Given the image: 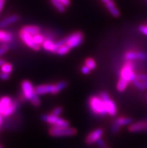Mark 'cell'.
I'll return each mask as SVG.
<instances>
[{
	"instance_id": "cell-15",
	"label": "cell",
	"mask_w": 147,
	"mask_h": 148,
	"mask_svg": "<svg viewBox=\"0 0 147 148\" xmlns=\"http://www.w3.org/2000/svg\"><path fill=\"white\" fill-rule=\"evenodd\" d=\"M42 47L44 49L45 51H49V52L56 53L55 42H53L52 40L49 39V38H46L44 40L43 45H42Z\"/></svg>"
},
{
	"instance_id": "cell-19",
	"label": "cell",
	"mask_w": 147,
	"mask_h": 148,
	"mask_svg": "<svg viewBox=\"0 0 147 148\" xmlns=\"http://www.w3.org/2000/svg\"><path fill=\"white\" fill-rule=\"evenodd\" d=\"M13 39L12 34L9 32H6L2 29L0 31V41L2 44H6L7 42H10Z\"/></svg>"
},
{
	"instance_id": "cell-4",
	"label": "cell",
	"mask_w": 147,
	"mask_h": 148,
	"mask_svg": "<svg viewBox=\"0 0 147 148\" xmlns=\"http://www.w3.org/2000/svg\"><path fill=\"white\" fill-rule=\"evenodd\" d=\"M49 133L53 137H66V136H73L76 135L77 130L69 126L68 127L53 126L49 131Z\"/></svg>"
},
{
	"instance_id": "cell-40",
	"label": "cell",
	"mask_w": 147,
	"mask_h": 148,
	"mask_svg": "<svg viewBox=\"0 0 147 148\" xmlns=\"http://www.w3.org/2000/svg\"><path fill=\"white\" fill-rule=\"evenodd\" d=\"M101 1H102V2H104V3H105V4H106V3H107L108 2H110V0H101Z\"/></svg>"
},
{
	"instance_id": "cell-39",
	"label": "cell",
	"mask_w": 147,
	"mask_h": 148,
	"mask_svg": "<svg viewBox=\"0 0 147 148\" xmlns=\"http://www.w3.org/2000/svg\"><path fill=\"white\" fill-rule=\"evenodd\" d=\"M2 123H3V116L1 114V116H0V124H1V126L2 125Z\"/></svg>"
},
{
	"instance_id": "cell-36",
	"label": "cell",
	"mask_w": 147,
	"mask_h": 148,
	"mask_svg": "<svg viewBox=\"0 0 147 148\" xmlns=\"http://www.w3.org/2000/svg\"><path fill=\"white\" fill-rule=\"evenodd\" d=\"M58 1L61 2L65 6H68L69 5H70V3H71V1H70V0H58Z\"/></svg>"
},
{
	"instance_id": "cell-18",
	"label": "cell",
	"mask_w": 147,
	"mask_h": 148,
	"mask_svg": "<svg viewBox=\"0 0 147 148\" xmlns=\"http://www.w3.org/2000/svg\"><path fill=\"white\" fill-rule=\"evenodd\" d=\"M21 30L30 34V35H32V36L37 35V34L40 33V32H41V29L38 26H33V25H28V26H23Z\"/></svg>"
},
{
	"instance_id": "cell-33",
	"label": "cell",
	"mask_w": 147,
	"mask_h": 148,
	"mask_svg": "<svg viewBox=\"0 0 147 148\" xmlns=\"http://www.w3.org/2000/svg\"><path fill=\"white\" fill-rule=\"evenodd\" d=\"M97 145L100 148H104L106 147V144H105V142H104V141L102 138H100L97 141Z\"/></svg>"
},
{
	"instance_id": "cell-25",
	"label": "cell",
	"mask_w": 147,
	"mask_h": 148,
	"mask_svg": "<svg viewBox=\"0 0 147 148\" xmlns=\"http://www.w3.org/2000/svg\"><path fill=\"white\" fill-rule=\"evenodd\" d=\"M1 70H2V72H4V73L10 74L13 70V66L11 63L6 62L5 64H4L3 66H1Z\"/></svg>"
},
{
	"instance_id": "cell-24",
	"label": "cell",
	"mask_w": 147,
	"mask_h": 148,
	"mask_svg": "<svg viewBox=\"0 0 147 148\" xmlns=\"http://www.w3.org/2000/svg\"><path fill=\"white\" fill-rule=\"evenodd\" d=\"M33 39H34V41L36 42V44H37L38 45L41 46V45H43L45 38H44V36H42V35H41L40 33H38V34H37V35H35V36H33Z\"/></svg>"
},
{
	"instance_id": "cell-1",
	"label": "cell",
	"mask_w": 147,
	"mask_h": 148,
	"mask_svg": "<svg viewBox=\"0 0 147 148\" xmlns=\"http://www.w3.org/2000/svg\"><path fill=\"white\" fill-rule=\"evenodd\" d=\"M21 88H22L23 96L26 100L31 101V103L36 106L38 107L41 105V101L38 97V95L36 93V88H34L32 83L29 81L25 80L21 84Z\"/></svg>"
},
{
	"instance_id": "cell-10",
	"label": "cell",
	"mask_w": 147,
	"mask_h": 148,
	"mask_svg": "<svg viewBox=\"0 0 147 148\" xmlns=\"http://www.w3.org/2000/svg\"><path fill=\"white\" fill-rule=\"evenodd\" d=\"M103 134H104V130L102 129L98 128V129L93 130L87 135L86 138V143L89 145H93L95 142H97L99 139L101 138Z\"/></svg>"
},
{
	"instance_id": "cell-9",
	"label": "cell",
	"mask_w": 147,
	"mask_h": 148,
	"mask_svg": "<svg viewBox=\"0 0 147 148\" xmlns=\"http://www.w3.org/2000/svg\"><path fill=\"white\" fill-rule=\"evenodd\" d=\"M20 37H21V40H22L25 44H26L29 47L33 49L34 51H39L40 46L36 44V42L34 41L33 36L30 35V34L25 32L24 31L21 30L20 32Z\"/></svg>"
},
{
	"instance_id": "cell-7",
	"label": "cell",
	"mask_w": 147,
	"mask_h": 148,
	"mask_svg": "<svg viewBox=\"0 0 147 148\" xmlns=\"http://www.w3.org/2000/svg\"><path fill=\"white\" fill-rule=\"evenodd\" d=\"M99 96L101 98V99L105 103L108 114L111 116H116V113H117V108H116L115 102L112 99H110V96H109L107 92H105V91H102V92H101Z\"/></svg>"
},
{
	"instance_id": "cell-32",
	"label": "cell",
	"mask_w": 147,
	"mask_h": 148,
	"mask_svg": "<svg viewBox=\"0 0 147 148\" xmlns=\"http://www.w3.org/2000/svg\"><path fill=\"white\" fill-rule=\"evenodd\" d=\"M90 71H91V69H90L88 66H86V65L81 68V72H82L83 74H84V75H88V74H90Z\"/></svg>"
},
{
	"instance_id": "cell-22",
	"label": "cell",
	"mask_w": 147,
	"mask_h": 148,
	"mask_svg": "<svg viewBox=\"0 0 147 148\" xmlns=\"http://www.w3.org/2000/svg\"><path fill=\"white\" fill-rule=\"evenodd\" d=\"M51 2L53 5V6L56 8V9L58 10L59 12L60 13H64L65 11V7L66 6L64 5L61 2L58 1V0H51Z\"/></svg>"
},
{
	"instance_id": "cell-27",
	"label": "cell",
	"mask_w": 147,
	"mask_h": 148,
	"mask_svg": "<svg viewBox=\"0 0 147 148\" xmlns=\"http://www.w3.org/2000/svg\"><path fill=\"white\" fill-rule=\"evenodd\" d=\"M133 84H134V85L136 86L137 88L139 89L140 90H146V89L145 85H144V82H142V81H138L137 79H135V80L133 81Z\"/></svg>"
},
{
	"instance_id": "cell-16",
	"label": "cell",
	"mask_w": 147,
	"mask_h": 148,
	"mask_svg": "<svg viewBox=\"0 0 147 148\" xmlns=\"http://www.w3.org/2000/svg\"><path fill=\"white\" fill-rule=\"evenodd\" d=\"M132 123V119L130 118V117H118L117 119H116V120L114 121L113 124L117 126L118 127H121V126H127V125H130V124Z\"/></svg>"
},
{
	"instance_id": "cell-2",
	"label": "cell",
	"mask_w": 147,
	"mask_h": 148,
	"mask_svg": "<svg viewBox=\"0 0 147 148\" xmlns=\"http://www.w3.org/2000/svg\"><path fill=\"white\" fill-rule=\"evenodd\" d=\"M68 84L66 81H60L56 84H41L36 87V92L38 96L47 93L57 94L62 90L66 88Z\"/></svg>"
},
{
	"instance_id": "cell-20",
	"label": "cell",
	"mask_w": 147,
	"mask_h": 148,
	"mask_svg": "<svg viewBox=\"0 0 147 148\" xmlns=\"http://www.w3.org/2000/svg\"><path fill=\"white\" fill-rule=\"evenodd\" d=\"M18 105H19V103H18V101H13V103H12V105L10 106L6 110L5 112L2 114V116H5V117H8V116H11L12 114H14V111L17 110V107H18Z\"/></svg>"
},
{
	"instance_id": "cell-44",
	"label": "cell",
	"mask_w": 147,
	"mask_h": 148,
	"mask_svg": "<svg viewBox=\"0 0 147 148\" xmlns=\"http://www.w3.org/2000/svg\"><path fill=\"white\" fill-rule=\"evenodd\" d=\"M145 1H146V2H147V0H145Z\"/></svg>"
},
{
	"instance_id": "cell-35",
	"label": "cell",
	"mask_w": 147,
	"mask_h": 148,
	"mask_svg": "<svg viewBox=\"0 0 147 148\" xmlns=\"http://www.w3.org/2000/svg\"><path fill=\"white\" fill-rule=\"evenodd\" d=\"M10 77V74L7 73H4V72H2L1 73V79L2 81H6L8 79H9Z\"/></svg>"
},
{
	"instance_id": "cell-26",
	"label": "cell",
	"mask_w": 147,
	"mask_h": 148,
	"mask_svg": "<svg viewBox=\"0 0 147 148\" xmlns=\"http://www.w3.org/2000/svg\"><path fill=\"white\" fill-rule=\"evenodd\" d=\"M85 65L90 68L91 70L95 69V67H96V62L92 58L86 59V61H85Z\"/></svg>"
},
{
	"instance_id": "cell-17",
	"label": "cell",
	"mask_w": 147,
	"mask_h": 148,
	"mask_svg": "<svg viewBox=\"0 0 147 148\" xmlns=\"http://www.w3.org/2000/svg\"><path fill=\"white\" fill-rule=\"evenodd\" d=\"M106 5V8H107V10L109 11L110 14H111L113 17H118L120 15V12L118 10V8L116 7L115 3H114L112 0H110V2H108L107 3L105 4Z\"/></svg>"
},
{
	"instance_id": "cell-28",
	"label": "cell",
	"mask_w": 147,
	"mask_h": 148,
	"mask_svg": "<svg viewBox=\"0 0 147 148\" xmlns=\"http://www.w3.org/2000/svg\"><path fill=\"white\" fill-rule=\"evenodd\" d=\"M62 113V107L59 106V107H56V108H54L52 112H51V114L56 116H59V115L61 114Z\"/></svg>"
},
{
	"instance_id": "cell-3",
	"label": "cell",
	"mask_w": 147,
	"mask_h": 148,
	"mask_svg": "<svg viewBox=\"0 0 147 148\" xmlns=\"http://www.w3.org/2000/svg\"><path fill=\"white\" fill-rule=\"evenodd\" d=\"M89 105H90L91 111L95 114L98 115V116H104V115L108 114L105 103L100 96H91L89 101Z\"/></svg>"
},
{
	"instance_id": "cell-8",
	"label": "cell",
	"mask_w": 147,
	"mask_h": 148,
	"mask_svg": "<svg viewBox=\"0 0 147 148\" xmlns=\"http://www.w3.org/2000/svg\"><path fill=\"white\" fill-rule=\"evenodd\" d=\"M83 41V35L82 32H75L66 37V45L71 49L78 47Z\"/></svg>"
},
{
	"instance_id": "cell-41",
	"label": "cell",
	"mask_w": 147,
	"mask_h": 148,
	"mask_svg": "<svg viewBox=\"0 0 147 148\" xmlns=\"http://www.w3.org/2000/svg\"><path fill=\"white\" fill-rule=\"evenodd\" d=\"M144 85H145V86H146V89H147V81L144 82Z\"/></svg>"
},
{
	"instance_id": "cell-23",
	"label": "cell",
	"mask_w": 147,
	"mask_h": 148,
	"mask_svg": "<svg viewBox=\"0 0 147 148\" xmlns=\"http://www.w3.org/2000/svg\"><path fill=\"white\" fill-rule=\"evenodd\" d=\"M70 50H71V48L67 45H64L58 49L56 53H57L58 55H60V56H63V55L67 54Z\"/></svg>"
},
{
	"instance_id": "cell-13",
	"label": "cell",
	"mask_w": 147,
	"mask_h": 148,
	"mask_svg": "<svg viewBox=\"0 0 147 148\" xmlns=\"http://www.w3.org/2000/svg\"><path fill=\"white\" fill-rule=\"evenodd\" d=\"M144 130H147V121H140L129 126V131L131 132H138Z\"/></svg>"
},
{
	"instance_id": "cell-34",
	"label": "cell",
	"mask_w": 147,
	"mask_h": 148,
	"mask_svg": "<svg viewBox=\"0 0 147 148\" xmlns=\"http://www.w3.org/2000/svg\"><path fill=\"white\" fill-rule=\"evenodd\" d=\"M119 129H120V128L118 127L117 126H116V125H114V124H113V125L112 126V128H111L112 133H113V134L118 133V132H119Z\"/></svg>"
},
{
	"instance_id": "cell-43",
	"label": "cell",
	"mask_w": 147,
	"mask_h": 148,
	"mask_svg": "<svg viewBox=\"0 0 147 148\" xmlns=\"http://www.w3.org/2000/svg\"><path fill=\"white\" fill-rule=\"evenodd\" d=\"M104 148H108V147H104Z\"/></svg>"
},
{
	"instance_id": "cell-14",
	"label": "cell",
	"mask_w": 147,
	"mask_h": 148,
	"mask_svg": "<svg viewBox=\"0 0 147 148\" xmlns=\"http://www.w3.org/2000/svg\"><path fill=\"white\" fill-rule=\"evenodd\" d=\"M13 103V101L8 96H3L0 101V113L2 114Z\"/></svg>"
},
{
	"instance_id": "cell-42",
	"label": "cell",
	"mask_w": 147,
	"mask_h": 148,
	"mask_svg": "<svg viewBox=\"0 0 147 148\" xmlns=\"http://www.w3.org/2000/svg\"><path fill=\"white\" fill-rule=\"evenodd\" d=\"M0 148H3V147H2V146H1V147H0Z\"/></svg>"
},
{
	"instance_id": "cell-38",
	"label": "cell",
	"mask_w": 147,
	"mask_h": 148,
	"mask_svg": "<svg viewBox=\"0 0 147 148\" xmlns=\"http://www.w3.org/2000/svg\"><path fill=\"white\" fill-rule=\"evenodd\" d=\"M5 63H6V62L5 61V60H4V59H1V60H0V65H1V66H3L4 64H5Z\"/></svg>"
},
{
	"instance_id": "cell-37",
	"label": "cell",
	"mask_w": 147,
	"mask_h": 148,
	"mask_svg": "<svg viewBox=\"0 0 147 148\" xmlns=\"http://www.w3.org/2000/svg\"><path fill=\"white\" fill-rule=\"evenodd\" d=\"M4 4H5V0H0V11H2L3 9Z\"/></svg>"
},
{
	"instance_id": "cell-30",
	"label": "cell",
	"mask_w": 147,
	"mask_h": 148,
	"mask_svg": "<svg viewBox=\"0 0 147 148\" xmlns=\"http://www.w3.org/2000/svg\"><path fill=\"white\" fill-rule=\"evenodd\" d=\"M8 50V46L6 44H2L1 48H0V56H3L4 53Z\"/></svg>"
},
{
	"instance_id": "cell-5",
	"label": "cell",
	"mask_w": 147,
	"mask_h": 148,
	"mask_svg": "<svg viewBox=\"0 0 147 148\" xmlns=\"http://www.w3.org/2000/svg\"><path fill=\"white\" fill-rule=\"evenodd\" d=\"M41 120L51 125V126H56V127H68V126H69V123L67 120H64L59 116H54L51 114L42 115Z\"/></svg>"
},
{
	"instance_id": "cell-21",
	"label": "cell",
	"mask_w": 147,
	"mask_h": 148,
	"mask_svg": "<svg viewBox=\"0 0 147 148\" xmlns=\"http://www.w3.org/2000/svg\"><path fill=\"white\" fill-rule=\"evenodd\" d=\"M129 81H125L122 78H119V81L117 83V85H116V88L119 92H124L125 90H126L127 86L129 85Z\"/></svg>"
},
{
	"instance_id": "cell-6",
	"label": "cell",
	"mask_w": 147,
	"mask_h": 148,
	"mask_svg": "<svg viewBox=\"0 0 147 148\" xmlns=\"http://www.w3.org/2000/svg\"><path fill=\"white\" fill-rule=\"evenodd\" d=\"M137 75L134 71V67H133L132 63L131 61H128L127 63H125L122 68L120 71V77L125 81L131 82L134 81L136 79Z\"/></svg>"
},
{
	"instance_id": "cell-31",
	"label": "cell",
	"mask_w": 147,
	"mask_h": 148,
	"mask_svg": "<svg viewBox=\"0 0 147 148\" xmlns=\"http://www.w3.org/2000/svg\"><path fill=\"white\" fill-rule=\"evenodd\" d=\"M138 29H139V30H140V32H141V33L147 36V26H146V25H140V26L138 27Z\"/></svg>"
},
{
	"instance_id": "cell-29",
	"label": "cell",
	"mask_w": 147,
	"mask_h": 148,
	"mask_svg": "<svg viewBox=\"0 0 147 148\" xmlns=\"http://www.w3.org/2000/svg\"><path fill=\"white\" fill-rule=\"evenodd\" d=\"M136 79L138 81H142V82H146L147 81V75L146 74H138L136 76Z\"/></svg>"
},
{
	"instance_id": "cell-11",
	"label": "cell",
	"mask_w": 147,
	"mask_h": 148,
	"mask_svg": "<svg viewBox=\"0 0 147 148\" xmlns=\"http://www.w3.org/2000/svg\"><path fill=\"white\" fill-rule=\"evenodd\" d=\"M127 61H132L134 60H144L147 59V54L141 51H128L124 56Z\"/></svg>"
},
{
	"instance_id": "cell-12",
	"label": "cell",
	"mask_w": 147,
	"mask_h": 148,
	"mask_svg": "<svg viewBox=\"0 0 147 148\" xmlns=\"http://www.w3.org/2000/svg\"><path fill=\"white\" fill-rule=\"evenodd\" d=\"M19 20H20V16L19 15H11L9 17H6V18L3 19V20L1 21V22H0V27H1V29L5 28L7 26L13 24V23H16L17 21H18Z\"/></svg>"
}]
</instances>
